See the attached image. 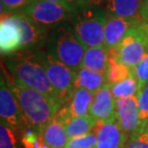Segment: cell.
Listing matches in <instances>:
<instances>
[{
  "instance_id": "22",
  "label": "cell",
  "mask_w": 148,
  "mask_h": 148,
  "mask_svg": "<svg viewBox=\"0 0 148 148\" xmlns=\"http://www.w3.org/2000/svg\"><path fill=\"white\" fill-rule=\"evenodd\" d=\"M110 86L112 93L115 100L123 98V97L138 95V90H140L138 83L134 75H131L123 81Z\"/></svg>"
},
{
  "instance_id": "25",
  "label": "cell",
  "mask_w": 148,
  "mask_h": 148,
  "mask_svg": "<svg viewBox=\"0 0 148 148\" xmlns=\"http://www.w3.org/2000/svg\"><path fill=\"white\" fill-rule=\"evenodd\" d=\"M133 75L138 83L140 90L148 84V52L144 54L141 61L132 69ZM138 90V91H140Z\"/></svg>"
},
{
  "instance_id": "4",
  "label": "cell",
  "mask_w": 148,
  "mask_h": 148,
  "mask_svg": "<svg viewBox=\"0 0 148 148\" xmlns=\"http://www.w3.org/2000/svg\"><path fill=\"white\" fill-rule=\"evenodd\" d=\"M47 51L74 71L82 67L86 47L80 42L66 22L59 24L49 31Z\"/></svg>"
},
{
  "instance_id": "12",
  "label": "cell",
  "mask_w": 148,
  "mask_h": 148,
  "mask_svg": "<svg viewBox=\"0 0 148 148\" xmlns=\"http://www.w3.org/2000/svg\"><path fill=\"white\" fill-rule=\"evenodd\" d=\"M22 47V36L18 26L11 18L8 12L1 13L0 50L2 55H12Z\"/></svg>"
},
{
  "instance_id": "26",
  "label": "cell",
  "mask_w": 148,
  "mask_h": 148,
  "mask_svg": "<svg viewBox=\"0 0 148 148\" xmlns=\"http://www.w3.org/2000/svg\"><path fill=\"white\" fill-rule=\"evenodd\" d=\"M138 110H140V122L141 131L144 130L148 119V84L138 93Z\"/></svg>"
},
{
  "instance_id": "33",
  "label": "cell",
  "mask_w": 148,
  "mask_h": 148,
  "mask_svg": "<svg viewBox=\"0 0 148 148\" xmlns=\"http://www.w3.org/2000/svg\"><path fill=\"white\" fill-rule=\"evenodd\" d=\"M144 130H146V131L148 132V119H147V122H146V125H145V128H144Z\"/></svg>"
},
{
  "instance_id": "24",
  "label": "cell",
  "mask_w": 148,
  "mask_h": 148,
  "mask_svg": "<svg viewBox=\"0 0 148 148\" xmlns=\"http://www.w3.org/2000/svg\"><path fill=\"white\" fill-rule=\"evenodd\" d=\"M97 143V135L90 132L87 135L70 138L64 148H95Z\"/></svg>"
},
{
  "instance_id": "7",
  "label": "cell",
  "mask_w": 148,
  "mask_h": 148,
  "mask_svg": "<svg viewBox=\"0 0 148 148\" xmlns=\"http://www.w3.org/2000/svg\"><path fill=\"white\" fill-rule=\"evenodd\" d=\"M115 58L130 69H134L146 53L143 21H137L116 48L111 49Z\"/></svg>"
},
{
  "instance_id": "1",
  "label": "cell",
  "mask_w": 148,
  "mask_h": 148,
  "mask_svg": "<svg viewBox=\"0 0 148 148\" xmlns=\"http://www.w3.org/2000/svg\"><path fill=\"white\" fill-rule=\"evenodd\" d=\"M7 66L14 81L40 91L61 107L63 106L46 74L40 49H22L14 53L8 59Z\"/></svg>"
},
{
  "instance_id": "2",
  "label": "cell",
  "mask_w": 148,
  "mask_h": 148,
  "mask_svg": "<svg viewBox=\"0 0 148 148\" xmlns=\"http://www.w3.org/2000/svg\"><path fill=\"white\" fill-rule=\"evenodd\" d=\"M10 87L29 126L41 134L44 127L57 114L61 106L43 93L16 81L11 83Z\"/></svg>"
},
{
  "instance_id": "10",
  "label": "cell",
  "mask_w": 148,
  "mask_h": 148,
  "mask_svg": "<svg viewBox=\"0 0 148 148\" xmlns=\"http://www.w3.org/2000/svg\"><path fill=\"white\" fill-rule=\"evenodd\" d=\"M11 18L18 26L22 36V49H37V47L47 40L49 29L37 24L18 12H8Z\"/></svg>"
},
{
  "instance_id": "18",
  "label": "cell",
  "mask_w": 148,
  "mask_h": 148,
  "mask_svg": "<svg viewBox=\"0 0 148 148\" xmlns=\"http://www.w3.org/2000/svg\"><path fill=\"white\" fill-rule=\"evenodd\" d=\"M109 61V50L105 46L86 48L82 67L106 74Z\"/></svg>"
},
{
  "instance_id": "31",
  "label": "cell",
  "mask_w": 148,
  "mask_h": 148,
  "mask_svg": "<svg viewBox=\"0 0 148 148\" xmlns=\"http://www.w3.org/2000/svg\"><path fill=\"white\" fill-rule=\"evenodd\" d=\"M107 0H81V6H90V7H99Z\"/></svg>"
},
{
  "instance_id": "32",
  "label": "cell",
  "mask_w": 148,
  "mask_h": 148,
  "mask_svg": "<svg viewBox=\"0 0 148 148\" xmlns=\"http://www.w3.org/2000/svg\"><path fill=\"white\" fill-rule=\"evenodd\" d=\"M143 34H144V40H145L146 52H148V23L145 22H143Z\"/></svg>"
},
{
  "instance_id": "20",
  "label": "cell",
  "mask_w": 148,
  "mask_h": 148,
  "mask_svg": "<svg viewBox=\"0 0 148 148\" xmlns=\"http://www.w3.org/2000/svg\"><path fill=\"white\" fill-rule=\"evenodd\" d=\"M98 121L90 114L85 116L71 117L66 123V130L69 138H73L87 135L96 128Z\"/></svg>"
},
{
  "instance_id": "14",
  "label": "cell",
  "mask_w": 148,
  "mask_h": 148,
  "mask_svg": "<svg viewBox=\"0 0 148 148\" xmlns=\"http://www.w3.org/2000/svg\"><path fill=\"white\" fill-rule=\"evenodd\" d=\"M137 21L140 20L108 16L104 29V46L108 50L116 48L122 41L125 35Z\"/></svg>"
},
{
  "instance_id": "29",
  "label": "cell",
  "mask_w": 148,
  "mask_h": 148,
  "mask_svg": "<svg viewBox=\"0 0 148 148\" xmlns=\"http://www.w3.org/2000/svg\"><path fill=\"white\" fill-rule=\"evenodd\" d=\"M44 1L61 3V4L69 5L70 7H73V8H78L81 6V0H44Z\"/></svg>"
},
{
  "instance_id": "15",
  "label": "cell",
  "mask_w": 148,
  "mask_h": 148,
  "mask_svg": "<svg viewBox=\"0 0 148 148\" xmlns=\"http://www.w3.org/2000/svg\"><path fill=\"white\" fill-rule=\"evenodd\" d=\"M143 1L144 0H107L104 10L108 16L140 20V14Z\"/></svg>"
},
{
  "instance_id": "28",
  "label": "cell",
  "mask_w": 148,
  "mask_h": 148,
  "mask_svg": "<svg viewBox=\"0 0 148 148\" xmlns=\"http://www.w3.org/2000/svg\"><path fill=\"white\" fill-rule=\"evenodd\" d=\"M125 148H148V132L143 130L129 138Z\"/></svg>"
},
{
  "instance_id": "8",
  "label": "cell",
  "mask_w": 148,
  "mask_h": 148,
  "mask_svg": "<svg viewBox=\"0 0 148 148\" xmlns=\"http://www.w3.org/2000/svg\"><path fill=\"white\" fill-rule=\"evenodd\" d=\"M0 117L1 122L16 131L20 137L30 127L10 85H8L3 76L0 85Z\"/></svg>"
},
{
  "instance_id": "17",
  "label": "cell",
  "mask_w": 148,
  "mask_h": 148,
  "mask_svg": "<svg viewBox=\"0 0 148 148\" xmlns=\"http://www.w3.org/2000/svg\"><path fill=\"white\" fill-rule=\"evenodd\" d=\"M94 94L82 88H75L69 99L63 106L66 108L71 117L90 114Z\"/></svg>"
},
{
  "instance_id": "5",
  "label": "cell",
  "mask_w": 148,
  "mask_h": 148,
  "mask_svg": "<svg viewBox=\"0 0 148 148\" xmlns=\"http://www.w3.org/2000/svg\"><path fill=\"white\" fill-rule=\"evenodd\" d=\"M77 8L44 0H37L22 10L17 11L37 24L51 30L59 24L67 22Z\"/></svg>"
},
{
  "instance_id": "30",
  "label": "cell",
  "mask_w": 148,
  "mask_h": 148,
  "mask_svg": "<svg viewBox=\"0 0 148 148\" xmlns=\"http://www.w3.org/2000/svg\"><path fill=\"white\" fill-rule=\"evenodd\" d=\"M140 20L145 23H148V0H144L143 7L140 10Z\"/></svg>"
},
{
  "instance_id": "27",
  "label": "cell",
  "mask_w": 148,
  "mask_h": 148,
  "mask_svg": "<svg viewBox=\"0 0 148 148\" xmlns=\"http://www.w3.org/2000/svg\"><path fill=\"white\" fill-rule=\"evenodd\" d=\"M37 0H1V13L2 12H17L27 7L31 3Z\"/></svg>"
},
{
  "instance_id": "13",
  "label": "cell",
  "mask_w": 148,
  "mask_h": 148,
  "mask_svg": "<svg viewBox=\"0 0 148 148\" xmlns=\"http://www.w3.org/2000/svg\"><path fill=\"white\" fill-rule=\"evenodd\" d=\"M116 100L111 90V86L105 84L94 94L90 114L98 122H106L115 118Z\"/></svg>"
},
{
  "instance_id": "21",
  "label": "cell",
  "mask_w": 148,
  "mask_h": 148,
  "mask_svg": "<svg viewBox=\"0 0 148 148\" xmlns=\"http://www.w3.org/2000/svg\"><path fill=\"white\" fill-rule=\"evenodd\" d=\"M133 75L132 69L119 62L115 58L111 50H109V61L108 67L106 71V78L109 85H114L119 83L128 77Z\"/></svg>"
},
{
  "instance_id": "23",
  "label": "cell",
  "mask_w": 148,
  "mask_h": 148,
  "mask_svg": "<svg viewBox=\"0 0 148 148\" xmlns=\"http://www.w3.org/2000/svg\"><path fill=\"white\" fill-rule=\"evenodd\" d=\"M20 136L16 131L1 122L0 124V148H21ZM21 138V137H20Z\"/></svg>"
},
{
  "instance_id": "9",
  "label": "cell",
  "mask_w": 148,
  "mask_h": 148,
  "mask_svg": "<svg viewBox=\"0 0 148 148\" xmlns=\"http://www.w3.org/2000/svg\"><path fill=\"white\" fill-rule=\"evenodd\" d=\"M115 118L128 138L141 131L137 95L123 97L116 100Z\"/></svg>"
},
{
  "instance_id": "16",
  "label": "cell",
  "mask_w": 148,
  "mask_h": 148,
  "mask_svg": "<svg viewBox=\"0 0 148 148\" xmlns=\"http://www.w3.org/2000/svg\"><path fill=\"white\" fill-rule=\"evenodd\" d=\"M41 137L50 148H64L69 140L64 121L58 114L44 127Z\"/></svg>"
},
{
  "instance_id": "11",
  "label": "cell",
  "mask_w": 148,
  "mask_h": 148,
  "mask_svg": "<svg viewBox=\"0 0 148 148\" xmlns=\"http://www.w3.org/2000/svg\"><path fill=\"white\" fill-rule=\"evenodd\" d=\"M97 143L95 148H125L129 138L119 126L116 118L96 126Z\"/></svg>"
},
{
  "instance_id": "3",
  "label": "cell",
  "mask_w": 148,
  "mask_h": 148,
  "mask_svg": "<svg viewBox=\"0 0 148 148\" xmlns=\"http://www.w3.org/2000/svg\"><path fill=\"white\" fill-rule=\"evenodd\" d=\"M108 16L104 9L80 6L66 23L86 48L104 46V29Z\"/></svg>"
},
{
  "instance_id": "19",
  "label": "cell",
  "mask_w": 148,
  "mask_h": 148,
  "mask_svg": "<svg viewBox=\"0 0 148 148\" xmlns=\"http://www.w3.org/2000/svg\"><path fill=\"white\" fill-rule=\"evenodd\" d=\"M105 84H107L106 74L99 73L81 67L76 72L74 87L85 88L95 94Z\"/></svg>"
},
{
  "instance_id": "6",
  "label": "cell",
  "mask_w": 148,
  "mask_h": 148,
  "mask_svg": "<svg viewBox=\"0 0 148 148\" xmlns=\"http://www.w3.org/2000/svg\"><path fill=\"white\" fill-rule=\"evenodd\" d=\"M40 54L44 69L50 83L58 93L62 105H64L71 96L76 78V71L57 60L47 51L40 49Z\"/></svg>"
}]
</instances>
